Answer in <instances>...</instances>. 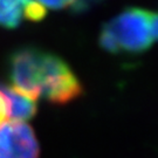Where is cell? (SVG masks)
<instances>
[{"mask_svg":"<svg viewBox=\"0 0 158 158\" xmlns=\"http://www.w3.org/2000/svg\"><path fill=\"white\" fill-rule=\"evenodd\" d=\"M8 74L12 88L34 101L42 97L64 104L76 100L83 91L77 76L61 57L35 48L14 52Z\"/></svg>","mask_w":158,"mask_h":158,"instance_id":"obj_1","label":"cell"},{"mask_svg":"<svg viewBox=\"0 0 158 158\" xmlns=\"http://www.w3.org/2000/svg\"><path fill=\"white\" fill-rule=\"evenodd\" d=\"M153 12L131 7L108 21L100 33L98 42L114 54H137L147 51L156 41L152 27Z\"/></svg>","mask_w":158,"mask_h":158,"instance_id":"obj_2","label":"cell"},{"mask_svg":"<svg viewBox=\"0 0 158 158\" xmlns=\"http://www.w3.org/2000/svg\"><path fill=\"white\" fill-rule=\"evenodd\" d=\"M40 147L33 129L23 122L0 127V158H39Z\"/></svg>","mask_w":158,"mask_h":158,"instance_id":"obj_3","label":"cell"},{"mask_svg":"<svg viewBox=\"0 0 158 158\" xmlns=\"http://www.w3.org/2000/svg\"><path fill=\"white\" fill-rule=\"evenodd\" d=\"M46 15L45 7L34 0H0V26L14 28L23 20L39 21Z\"/></svg>","mask_w":158,"mask_h":158,"instance_id":"obj_4","label":"cell"},{"mask_svg":"<svg viewBox=\"0 0 158 158\" xmlns=\"http://www.w3.org/2000/svg\"><path fill=\"white\" fill-rule=\"evenodd\" d=\"M6 90L12 102V119L15 122H23L31 119L36 114V104L34 100L18 93L13 88L6 87Z\"/></svg>","mask_w":158,"mask_h":158,"instance_id":"obj_5","label":"cell"},{"mask_svg":"<svg viewBox=\"0 0 158 158\" xmlns=\"http://www.w3.org/2000/svg\"><path fill=\"white\" fill-rule=\"evenodd\" d=\"M12 118V102L6 87H0V127Z\"/></svg>","mask_w":158,"mask_h":158,"instance_id":"obj_6","label":"cell"},{"mask_svg":"<svg viewBox=\"0 0 158 158\" xmlns=\"http://www.w3.org/2000/svg\"><path fill=\"white\" fill-rule=\"evenodd\" d=\"M76 0H38V2L41 4L44 7H48L52 10H61V8L70 6Z\"/></svg>","mask_w":158,"mask_h":158,"instance_id":"obj_7","label":"cell"}]
</instances>
